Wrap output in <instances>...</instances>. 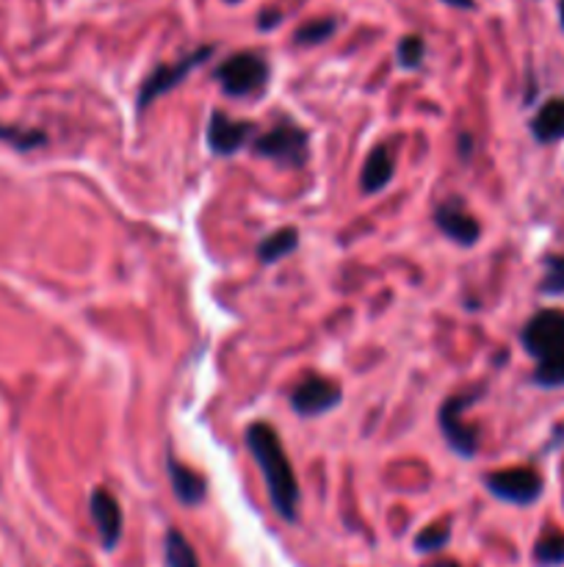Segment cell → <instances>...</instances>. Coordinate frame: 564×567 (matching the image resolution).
Listing matches in <instances>:
<instances>
[{"label": "cell", "instance_id": "12", "mask_svg": "<svg viewBox=\"0 0 564 567\" xmlns=\"http://www.w3.org/2000/svg\"><path fill=\"white\" fill-rule=\"evenodd\" d=\"M167 471H169V482H172V490H174V495H178L180 504L196 506L205 501L207 484H205V479H202V473H196L194 468L183 465V462L172 454L167 456Z\"/></svg>", "mask_w": 564, "mask_h": 567}, {"label": "cell", "instance_id": "1", "mask_svg": "<svg viewBox=\"0 0 564 567\" xmlns=\"http://www.w3.org/2000/svg\"><path fill=\"white\" fill-rule=\"evenodd\" d=\"M246 445H249L252 456H255L257 468L266 479L268 498H272L277 515L286 517V521H297L302 495H299L297 473L288 462L286 449L279 443V434L268 423H252L246 429Z\"/></svg>", "mask_w": 564, "mask_h": 567}, {"label": "cell", "instance_id": "2", "mask_svg": "<svg viewBox=\"0 0 564 567\" xmlns=\"http://www.w3.org/2000/svg\"><path fill=\"white\" fill-rule=\"evenodd\" d=\"M523 346L536 357L534 379L545 388L564 382V313L540 311L523 329Z\"/></svg>", "mask_w": 564, "mask_h": 567}, {"label": "cell", "instance_id": "28", "mask_svg": "<svg viewBox=\"0 0 564 567\" xmlns=\"http://www.w3.org/2000/svg\"><path fill=\"white\" fill-rule=\"evenodd\" d=\"M230 3H238V0H230Z\"/></svg>", "mask_w": 564, "mask_h": 567}, {"label": "cell", "instance_id": "11", "mask_svg": "<svg viewBox=\"0 0 564 567\" xmlns=\"http://www.w3.org/2000/svg\"><path fill=\"white\" fill-rule=\"evenodd\" d=\"M435 222H437V228L443 230V235H448V239L457 241V244H462V246L476 244L481 235L479 222H476V219L465 211L462 202L459 200L443 202V206L435 211Z\"/></svg>", "mask_w": 564, "mask_h": 567}, {"label": "cell", "instance_id": "13", "mask_svg": "<svg viewBox=\"0 0 564 567\" xmlns=\"http://www.w3.org/2000/svg\"><path fill=\"white\" fill-rule=\"evenodd\" d=\"M393 172H396V164H393V156L387 153V147H376L369 156V161H365L360 186H363L365 195H380L393 180Z\"/></svg>", "mask_w": 564, "mask_h": 567}, {"label": "cell", "instance_id": "15", "mask_svg": "<svg viewBox=\"0 0 564 567\" xmlns=\"http://www.w3.org/2000/svg\"><path fill=\"white\" fill-rule=\"evenodd\" d=\"M297 246H299V230L283 228L260 241V246H257V258H260V263L272 266V263H277L279 258H286V255H291V252H297Z\"/></svg>", "mask_w": 564, "mask_h": 567}, {"label": "cell", "instance_id": "14", "mask_svg": "<svg viewBox=\"0 0 564 567\" xmlns=\"http://www.w3.org/2000/svg\"><path fill=\"white\" fill-rule=\"evenodd\" d=\"M531 134H534L536 141L564 139V97L547 101L545 106L536 112L534 123H531Z\"/></svg>", "mask_w": 564, "mask_h": 567}, {"label": "cell", "instance_id": "9", "mask_svg": "<svg viewBox=\"0 0 564 567\" xmlns=\"http://www.w3.org/2000/svg\"><path fill=\"white\" fill-rule=\"evenodd\" d=\"M252 134H255V125L230 119L222 112H213L211 119H207V147L216 156H233V153H238L241 147L249 145Z\"/></svg>", "mask_w": 564, "mask_h": 567}, {"label": "cell", "instance_id": "17", "mask_svg": "<svg viewBox=\"0 0 564 567\" xmlns=\"http://www.w3.org/2000/svg\"><path fill=\"white\" fill-rule=\"evenodd\" d=\"M534 559L542 567H556L564 565V534L556 528H547L534 545Z\"/></svg>", "mask_w": 564, "mask_h": 567}, {"label": "cell", "instance_id": "7", "mask_svg": "<svg viewBox=\"0 0 564 567\" xmlns=\"http://www.w3.org/2000/svg\"><path fill=\"white\" fill-rule=\"evenodd\" d=\"M487 490L498 498L509 501V504H534L542 493L540 473L531 468H507V471H496L485 479Z\"/></svg>", "mask_w": 564, "mask_h": 567}, {"label": "cell", "instance_id": "25", "mask_svg": "<svg viewBox=\"0 0 564 567\" xmlns=\"http://www.w3.org/2000/svg\"><path fill=\"white\" fill-rule=\"evenodd\" d=\"M443 3H448L454 9H473V0H443Z\"/></svg>", "mask_w": 564, "mask_h": 567}, {"label": "cell", "instance_id": "18", "mask_svg": "<svg viewBox=\"0 0 564 567\" xmlns=\"http://www.w3.org/2000/svg\"><path fill=\"white\" fill-rule=\"evenodd\" d=\"M0 141H7L12 145L14 150L29 153L34 147H42L47 141V136L42 130H31V128H18V125H3L0 123Z\"/></svg>", "mask_w": 564, "mask_h": 567}, {"label": "cell", "instance_id": "6", "mask_svg": "<svg viewBox=\"0 0 564 567\" xmlns=\"http://www.w3.org/2000/svg\"><path fill=\"white\" fill-rule=\"evenodd\" d=\"M211 56H213V48L207 45V48H200V51L189 53V56L180 59V62L161 64V67L152 70V75L145 81V86H141L139 92V108H147L150 103H156L158 97L167 95V92H172L174 86L183 84V81L189 78L191 70H196L205 59Z\"/></svg>", "mask_w": 564, "mask_h": 567}, {"label": "cell", "instance_id": "8", "mask_svg": "<svg viewBox=\"0 0 564 567\" xmlns=\"http://www.w3.org/2000/svg\"><path fill=\"white\" fill-rule=\"evenodd\" d=\"M341 388L327 377H305L302 382L294 388L291 407L302 418H316L330 412L332 407L341 405Z\"/></svg>", "mask_w": 564, "mask_h": 567}, {"label": "cell", "instance_id": "10", "mask_svg": "<svg viewBox=\"0 0 564 567\" xmlns=\"http://www.w3.org/2000/svg\"><path fill=\"white\" fill-rule=\"evenodd\" d=\"M89 512L97 532H100L103 545H106L108 550L117 548L119 537H123V510H119V501L114 498L111 490H95L89 498Z\"/></svg>", "mask_w": 564, "mask_h": 567}, {"label": "cell", "instance_id": "23", "mask_svg": "<svg viewBox=\"0 0 564 567\" xmlns=\"http://www.w3.org/2000/svg\"><path fill=\"white\" fill-rule=\"evenodd\" d=\"M283 23V14L277 12V9H268V12H263L260 18H257V29L260 31H272L274 25Z\"/></svg>", "mask_w": 564, "mask_h": 567}, {"label": "cell", "instance_id": "26", "mask_svg": "<svg viewBox=\"0 0 564 567\" xmlns=\"http://www.w3.org/2000/svg\"><path fill=\"white\" fill-rule=\"evenodd\" d=\"M426 567H462V565L454 559H440V561H432V565H426Z\"/></svg>", "mask_w": 564, "mask_h": 567}, {"label": "cell", "instance_id": "5", "mask_svg": "<svg viewBox=\"0 0 564 567\" xmlns=\"http://www.w3.org/2000/svg\"><path fill=\"white\" fill-rule=\"evenodd\" d=\"M216 81L230 97L255 95L266 86L268 64L255 53H238V56H230L227 62L219 64Z\"/></svg>", "mask_w": 564, "mask_h": 567}, {"label": "cell", "instance_id": "24", "mask_svg": "<svg viewBox=\"0 0 564 567\" xmlns=\"http://www.w3.org/2000/svg\"><path fill=\"white\" fill-rule=\"evenodd\" d=\"M459 153H462V158H470V153H473V136L459 134Z\"/></svg>", "mask_w": 564, "mask_h": 567}, {"label": "cell", "instance_id": "20", "mask_svg": "<svg viewBox=\"0 0 564 567\" xmlns=\"http://www.w3.org/2000/svg\"><path fill=\"white\" fill-rule=\"evenodd\" d=\"M398 64H402L404 70H418L421 64H424V56H426V45L421 36H404L402 42H398Z\"/></svg>", "mask_w": 564, "mask_h": 567}, {"label": "cell", "instance_id": "22", "mask_svg": "<svg viewBox=\"0 0 564 567\" xmlns=\"http://www.w3.org/2000/svg\"><path fill=\"white\" fill-rule=\"evenodd\" d=\"M542 294H564V258H547V272L542 280Z\"/></svg>", "mask_w": 564, "mask_h": 567}, {"label": "cell", "instance_id": "16", "mask_svg": "<svg viewBox=\"0 0 564 567\" xmlns=\"http://www.w3.org/2000/svg\"><path fill=\"white\" fill-rule=\"evenodd\" d=\"M163 556H167V567H200L196 550L191 548V543L178 532V528H169L167 532V539H163Z\"/></svg>", "mask_w": 564, "mask_h": 567}, {"label": "cell", "instance_id": "3", "mask_svg": "<svg viewBox=\"0 0 564 567\" xmlns=\"http://www.w3.org/2000/svg\"><path fill=\"white\" fill-rule=\"evenodd\" d=\"M257 158H268V161L279 164V167L299 169L308 161V130L297 128V125H277L268 134L252 145Z\"/></svg>", "mask_w": 564, "mask_h": 567}, {"label": "cell", "instance_id": "21", "mask_svg": "<svg viewBox=\"0 0 564 567\" xmlns=\"http://www.w3.org/2000/svg\"><path fill=\"white\" fill-rule=\"evenodd\" d=\"M332 34H336V20H313V23L302 25V29L297 31V42L299 45H319V42L330 40Z\"/></svg>", "mask_w": 564, "mask_h": 567}, {"label": "cell", "instance_id": "27", "mask_svg": "<svg viewBox=\"0 0 564 567\" xmlns=\"http://www.w3.org/2000/svg\"><path fill=\"white\" fill-rule=\"evenodd\" d=\"M558 12H562V25H564V0H562V7H558Z\"/></svg>", "mask_w": 564, "mask_h": 567}, {"label": "cell", "instance_id": "4", "mask_svg": "<svg viewBox=\"0 0 564 567\" xmlns=\"http://www.w3.org/2000/svg\"><path fill=\"white\" fill-rule=\"evenodd\" d=\"M476 399H479V388L451 396V399L440 407V416H437L440 418L443 438L448 440V445H451L457 454L468 456V460L476 454V449H479V429L465 423L462 412L468 410Z\"/></svg>", "mask_w": 564, "mask_h": 567}, {"label": "cell", "instance_id": "19", "mask_svg": "<svg viewBox=\"0 0 564 567\" xmlns=\"http://www.w3.org/2000/svg\"><path fill=\"white\" fill-rule=\"evenodd\" d=\"M448 539H451V528H448V523H432V526H426L424 532L415 537V548L424 550V554H435V550L446 548Z\"/></svg>", "mask_w": 564, "mask_h": 567}]
</instances>
